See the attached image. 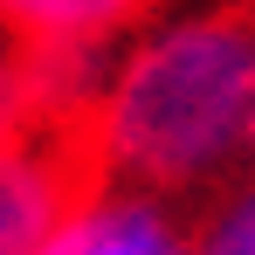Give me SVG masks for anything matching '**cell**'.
Wrapping results in <instances>:
<instances>
[{
	"label": "cell",
	"instance_id": "cell-1",
	"mask_svg": "<svg viewBox=\"0 0 255 255\" xmlns=\"http://www.w3.org/2000/svg\"><path fill=\"white\" fill-rule=\"evenodd\" d=\"M76 152L97 179H125L166 200L228 186L255 152V14H145L111 48V76Z\"/></svg>",
	"mask_w": 255,
	"mask_h": 255
},
{
	"label": "cell",
	"instance_id": "cell-2",
	"mask_svg": "<svg viewBox=\"0 0 255 255\" xmlns=\"http://www.w3.org/2000/svg\"><path fill=\"white\" fill-rule=\"evenodd\" d=\"M186 242H193V221L179 214V200L90 172L35 255H186Z\"/></svg>",
	"mask_w": 255,
	"mask_h": 255
},
{
	"label": "cell",
	"instance_id": "cell-3",
	"mask_svg": "<svg viewBox=\"0 0 255 255\" xmlns=\"http://www.w3.org/2000/svg\"><path fill=\"white\" fill-rule=\"evenodd\" d=\"M83 179L90 166L69 138L48 131L0 138V255H35L48 228L69 214V200L83 193Z\"/></svg>",
	"mask_w": 255,
	"mask_h": 255
},
{
	"label": "cell",
	"instance_id": "cell-4",
	"mask_svg": "<svg viewBox=\"0 0 255 255\" xmlns=\"http://www.w3.org/2000/svg\"><path fill=\"white\" fill-rule=\"evenodd\" d=\"M152 0H0V42L14 48H118Z\"/></svg>",
	"mask_w": 255,
	"mask_h": 255
},
{
	"label": "cell",
	"instance_id": "cell-5",
	"mask_svg": "<svg viewBox=\"0 0 255 255\" xmlns=\"http://www.w3.org/2000/svg\"><path fill=\"white\" fill-rule=\"evenodd\" d=\"M21 76H28V118L48 138H83L90 111L111 76V48H21Z\"/></svg>",
	"mask_w": 255,
	"mask_h": 255
},
{
	"label": "cell",
	"instance_id": "cell-6",
	"mask_svg": "<svg viewBox=\"0 0 255 255\" xmlns=\"http://www.w3.org/2000/svg\"><path fill=\"white\" fill-rule=\"evenodd\" d=\"M186 255H255V172L214 186L207 214L193 221V242Z\"/></svg>",
	"mask_w": 255,
	"mask_h": 255
},
{
	"label": "cell",
	"instance_id": "cell-7",
	"mask_svg": "<svg viewBox=\"0 0 255 255\" xmlns=\"http://www.w3.org/2000/svg\"><path fill=\"white\" fill-rule=\"evenodd\" d=\"M21 131H35V118H28V76H21V48L0 42V138H21Z\"/></svg>",
	"mask_w": 255,
	"mask_h": 255
}]
</instances>
